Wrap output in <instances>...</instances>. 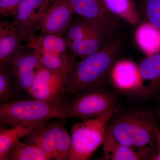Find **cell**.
<instances>
[{
  "label": "cell",
  "mask_w": 160,
  "mask_h": 160,
  "mask_svg": "<svg viewBox=\"0 0 160 160\" xmlns=\"http://www.w3.org/2000/svg\"><path fill=\"white\" fill-rule=\"evenodd\" d=\"M158 118L146 107L120 108L107 122L106 130L120 143L135 152L141 160H155L157 154Z\"/></svg>",
  "instance_id": "6da1fadb"
},
{
  "label": "cell",
  "mask_w": 160,
  "mask_h": 160,
  "mask_svg": "<svg viewBox=\"0 0 160 160\" xmlns=\"http://www.w3.org/2000/svg\"><path fill=\"white\" fill-rule=\"evenodd\" d=\"M124 45L123 38L117 36L99 51L78 61L69 74L65 89L66 95H73L92 87L106 86Z\"/></svg>",
  "instance_id": "7a4b0ae2"
},
{
  "label": "cell",
  "mask_w": 160,
  "mask_h": 160,
  "mask_svg": "<svg viewBox=\"0 0 160 160\" xmlns=\"http://www.w3.org/2000/svg\"><path fill=\"white\" fill-rule=\"evenodd\" d=\"M69 97L54 102L30 98L1 103L0 124L2 126H22L33 129L53 118H69Z\"/></svg>",
  "instance_id": "3957f363"
},
{
  "label": "cell",
  "mask_w": 160,
  "mask_h": 160,
  "mask_svg": "<svg viewBox=\"0 0 160 160\" xmlns=\"http://www.w3.org/2000/svg\"><path fill=\"white\" fill-rule=\"evenodd\" d=\"M119 108L118 106L99 117L85 120L72 125L69 160L89 159L102 145L107 122Z\"/></svg>",
  "instance_id": "277c9868"
},
{
  "label": "cell",
  "mask_w": 160,
  "mask_h": 160,
  "mask_svg": "<svg viewBox=\"0 0 160 160\" xmlns=\"http://www.w3.org/2000/svg\"><path fill=\"white\" fill-rule=\"evenodd\" d=\"M69 100V118L83 120L99 117L117 107L118 97L106 86L81 90Z\"/></svg>",
  "instance_id": "5b68a950"
},
{
  "label": "cell",
  "mask_w": 160,
  "mask_h": 160,
  "mask_svg": "<svg viewBox=\"0 0 160 160\" xmlns=\"http://www.w3.org/2000/svg\"><path fill=\"white\" fill-rule=\"evenodd\" d=\"M66 119L47 122L23 138L26 142L41 147L52 159L69 160L71 136L66 129Z\"/></svg>",
  "instance_id": "8992f818"
},
{
  "label": "cell",
  "mask_w": 160,
  "mask_h": 160,
  "mask_svg": "<svg viewBox=\"0 0 160 160\" xmlns=\"http://www.w3.org/2000/svg\"><path fill=\"white\" fill-rule=\"evenodd\" d=\"M77 60L67 69L52 71L40 66L29 92V98L54 102L66 97L65 89Z\"/></svg>",
  "instance_id": "52a82bcc"
},
{
  "label": "cell",
  "mask_w": 160,
  "mask_h": 160,
  "mask_svg": "<svg viewBox=\"0 0 160 160\" xmlns=\"http://www.w3.org/2000/svg\"><path fill=\"white\" fill-rule=\"evenodd\" d=\"M74 13L118 35L120 19L106 9L102 0H68Z\"/></svg>",
  "instance_id": "ba28073f"
},
{
  "label": "cell",
  "mask_w": 160,
  "mask_h": 160,
  "mask_svg": "<svg viewBox=\"0 0 160 160\" xmlns=\"http://www.w3.org/2000/svg\"><path fill=\"white\" fill-rule=\"evenodd\" d=\"M32 49L30 52L24 50L20 52L7 66L14 78L20 97L23 95L29 97V89L40 66L39 54Z\"/></svg>",
  "instance_id": "9c48e42d"
},
{
  "label": "cell",
  "mask_w": 160,
  "mask_h": 160,
  "mask_svg": "<svg viewBox=\"0 0 160 160\" xmlns=\"http://www.w3.org/2000/svg\"><path fill=\"white\" fill-rule=\"evenodd\" d=\"M140 81L131 95L143 99L160 97V52L147 57L138 66Z\"/></svg>",
  "instance_id": "30bf717a"
},
{
  "label": "cell",
  "mask_w": 160,
  "mask_h": 160,
  "mask_svg": "<svg viewBox=\"0 0 160 160\" xmlns=\"http://www.w3.org/2000/svg\"><path fill=\"white\" fill-rule=\"evenodd\" d=\"M52 0H22L18 6L12 23L29 38L39 29L40 23Z\"/></svg>",
  "instance_id": "8fae6325"
},
{
  "label": "cell",
  "mask_w": 160,
  "mask_h": 160,
  "mask_svg": "<svg viewBox=\"0 0 160 160\" xmlns=\"http://www.w3.org/2000/svg\"><path fill=\"white\" fill-rule=\"evenodd\" d=\"M74 13L68 0H52L40 23L41 34H66Z\"/></svg>",
  "instance_id": "7c38bea8"
},
{
  "label": "cell",
  "mask_w": 160,
  "mask_h": 160,
  "mask_svg": "<svg viewBox=\"0 0 160 160\" xmlns=\"http://www.w3.org/2000/svg\"><path fill=\"white\" fill-rule=\"evenodd\" d=\"M29 37L11 22L0 23V67H7L18 54L27 48L24 41L28 42Z\"/></svg>",
  "instance_id": "4fadbf2b"
},
{
  "label": "cell",
  "mask_w": 160,
  "mask_h": 160,
  "mask_svg": "<svg viewBox=\"0 0 160 160\" xmlns=\"http://www.w3.org/2000/svg\"><path fill=\"white\" fill-rule=\"evenodd\" d=\"M109 78L116 89L130 94L140 82L138 66L129 60H118L112 69Z\"/></svg>",
  "instance_id": "5bb4252c"
},
{
  "label": "cell",
  "mask_w": 160,
  "mask_h": 160,
  "mask_svg": "<svg viewBox=\"0 0 160 160\" xmlns=\"http://www.w3.org/2000/svg\"><path fill=\"white\" fill-rule=\"evenodd\" d=\"M108 11L132 26L141 22V17L134 0H102Z\"/></svg>",
  "instance_id": "9a60e30c"
},
{
  "label": "cell",
  "mask_w": 160,
  "mask_h": 160,
  "mask_svg": "<svg viewBox=\"0 0 160 160\" xmlns=\"http://www.w3.org/2000/svg\"><path fill=\"white\" fill-rule=\"evenodd\" d=\"M29 48L60 55H67V44L63 36L52 33L32 35L28 42Z\"/></svg>",
  "instance_id": "2e32d148"
},
{
  "label": "cell",
  "mask_w": 160,
  "mask_h": 160,
  "mask_svg": "<svg viewBox=\"0 0 160 160\" xmlns=\"http://www.w3.org/2000/svg\"><path fill=\"white\" fill-rule=\"evenodd\" d=\"M136 39L148 56L160 52V29L151 24L142 22L137 30Z\"/></svg>",
  "instance_id": "e0dca14e"
},
{
  "label": "cell",
  "mask_w": 160,
  "mask_h": 160,
  "mask_svg": "<svg viewBox=\"0 0 160 160\" xmlns=\"http://www.w3.org/2000/svg\"><path fill=\"white\" fill-rule=\"evenodd\" d=\"M102 145L104 152L102 157V160H141L135 152L120 143L106 130Z\"/></svg>",
  "instance_id": "ac0fdd59"
},
{
  "label": "cell",
  "mask_w": 160,
  "mask_h": 160,
  "mask_svg": "<svg viewBox=\"0 0 160 160\" xmlns=\"http://www.w3.org/2000/svg\"><path fill=\"white\" fill-rule=\"evenodd\" d=\"M52 159L39 146L18 141L8 152L4 160H49Z\"/></svg>",
  "instance_id": "d6986e66"
},
{
  "label": "cell",
  "mask_w": 160,
  "mask_h": 160,
  "mask_svg": "<svg viewBox=\"0 0 160 160\" xmlns=\"http://www.w3.org/2000/svg\"><path fill=\"white\" fill-rule=\"evenodd\" d=\"M32 129L22 126L7 128L0 127V160H4L10 149L19 139L23 138Z\"/></svg>",
  "instance_id": "ffe728a7"
},
{
  "label": "cell",
  "mask_w": 160,
  "mask_h": 160,
  "mask_svg": "<svg viewBox=\"0 0 160 160\" xmlns=\"http://www.w3.org/2000/svg\"><path fill=\"white\" fill-rule=\"evenodd\" d=\"M34 50L39 54L40 66L50 71H59L67 69L78 60L77 57L72 54L69 57L67 55Z\"/></svg>",
  "instance_id": "44dd1931"
},
{
  "label": "cell",
  "mask_w": 160,
  "mask_h": 160,
  "mask_svg": "<svg viewBox=\"0 0 160 160\" xmlns=\"http://www.w3.org/2000/svg\"><path fill=\"white\" fill-rule=\"evenodd\" d=\"M118 35L99 25H96L86 37V57L102 49Z\"/></svg>",
  "instance_id": "7402d4cb"
},
{
  "label": "cell",
  "mask_w": 160,
  "mask_h": 160,
  "mask_svg": "<svg viewBox=\"0 0 160 160\" xmlns=\"http://www.w3.org/2000/svg\"><path fill=\"white\" fill-rule=\"evenodd\" d=\"M14 78L8 67H0V104L20 99Z\"/></svg>",
  "instance_id": "603a6c76"
},
{
  "label": "cell",
  "mask_w": 160,
  "mask_h": 160,
  "mask_svg": "<svg viewBox=\"0 0 160 160\" xmlns=\"http://www.w3.org/2000/svg\"><path fill=\"white\" fill-rule=\"evenodd\" d=\"M141 20L160 29V0H136Z\"/></svg>",
  "instance_id": "cb8c5ba5"
},
{
  "label": "cell",
  "mask_w": 160,
  "mask_h": 160,
  "mask_svg": "<svg viewBox=\"0 0 160 160\" xmlns=\"http://www.w3.org/2000/svg\"><path fill=\"white\" fill-rule=\"evenodd\" d=\"M96 25H99L80 17L79 18L75 20L72 22L66 34V43L86 38Z\"/></svg>",
  "instance_id": "d4e9b609"
},
{
  "label": "cell",
  "mask_w": 160,
  "mask_h": 160,
  "mask_svg": "<svg viewBox=\"0 0 160 160\" xmlns=\"http://www.w3.org/2000/svg\"><path fill=\"white\" fill-rule=\"evenodd\" d=\"M67 47L71 50L72 54L81 59L86 57V38L78 39L66 43Z\"/></svg>",
  "instance_id": "484cf974"
},
{
  "label": "cell",
  "mask_w": 160,
  "mask_h": 160,
  "mask_svg": "<svg viewBox=\"0 0 160 160\" xmlns=\"http://www.w3.org/2000/svg\"><path fill=\"white\" fill-rule=\"evenodd\" d=\"M22 0H0V14L3 17L13 16Z\"/></svg>",
  "instance_id": "4316f807"
},
{
  "label": "cell",
  "mask_w": 160,
  "mask_h": 160,
  "mask_svg": "<svg viewBox=\"0 0 160 160\" xmlns=\"http://www.w3.org/2000/svg\"><path fill=\"white\" fill-rule=\"evenodd\" d=\"M155 112L157 117L158 123H159L160 126V102L158 104V105L157 108L156 109Z\"/></svg>",
  "instance_id": "83f0119b"
}]
</instances>
